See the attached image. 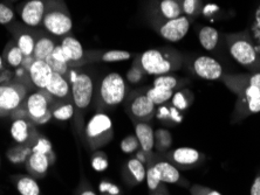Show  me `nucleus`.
Here are the masks:
<instances>
[{
	"instance_id": "nucleus-1",
	"label": "nucleus",
	"mask_w": 260,
	"mask_h": 195,
	"mask_svg": "<svg viewBox=\"0 0 260 195\" xmlns=\"http://www.w3.org/2000/svg\"><path fill=\"white\" fill-rule=\"evenodd\" d=\"M221 81L237 96L232 122L238 123L251 114L260 112V90L246 81L244 74H229L221 77Z\"/></svg>"
},
{
	"instance_id": "nucleus-2",
	"label": "nucleus",
	"mask_w": 260,
	"mask_h": 195,
	"mask_svg": "<svg viewBox=\"0 0 260 195\" xmlns=\"http://www.w3.org/2000/svg\"><path fill=\"white\" fill-rule=\"evenodd\" d=\"M139 63L144 74L167 75L182 66V56L174 49H148L139 57Z\"/></svg>"
},
{
	"instance_id": "nucleus-3",
	"label": "nucleus",
	"mask_w": 260,
	"mask_h": 195,
	"mask_svg": "<svg viewBox=\"0 0 260 195\" xmlns=\"http://www.w3.org/2000/svg\"><path fill=\"white\" fill-rule=\"evenodd\" d=\"M41 26L45 32L54 37L70 35L73 29V20L63 0H47Z\"/></svg>"
},
{
	"instance_id": "nucleus-4",
	"label": "nucleus",
	"mask_w": 260,
	"mask_h": 195,
	"mask_svg": "<svg viewBox=\"0 0 260 195\" xmlns=\"http://www.w3.org/2000/svg\"><path fill=\"white\" fill-rule=\"evenodd\" d=\"M127 95L125 81L118 72H109L99 83L96 104L99 109L109 110L121 104Z\"/></svg>"
},
{
	"instance_id": "nucleus-5",
	"label": "nucleus",
	"mask_w": 260,
	"mask_h": 195,
	"mask_svg": "<svg viewBox=\"0 0 260 195\" xmlns=\"http://www.w3.org/2000/svg\"><path fill=\"white\" fill-rule=\"evenodd\" d=\"M231 56L252 72H260V57L246 34H232L226 37Z\"/></svg>"
},
{
	"instance_id": "nucleus-6",
	"label": "nucleus",
	"mask_w": 260,
	"mask_h": 195,
	"mask_svg": "<svg viewBox=\"0 0 260 195\" xmlns=\"http://www.w3.org/2000/svg\"><path fill=\"white\" fill-rule=\"evenodd\" d=\"M86 140L91 150H99L113 140L114 126L108 114L99 111L88 121L85 129Z\"/></svg>"
},
{
	"instance_id": "nucleus-7",
	"label": "nucleus",
	"mask_w": 260,
	"mask_h": 195,
	"mask_svg": "<svg viewBox=\"0 0 260 195\" xmlns=\"http://www.w3.org/2000/svg\"><path fill=\"white\" fill-rule=\"evenodd\" d=\"M68 74L72 75V102L74 103L75 108L80 110V111L87 110L91 104V101H93L95 94V84L93 76L86 71H80L73 74V71L70 70Z\"/></svg>"
},
{
	"instance_id": "nucleus-8",
	"label": "nucleus",
	"mask_w": 260,
	"mask_h": 195,
	"mask_svg": "<svg viewBox=\"0 0 260 195\" xmlns=\"http://www.w3.org/2000/svg\"><path fill=\"white\" fill-rule=\"evenodd\" d=\"M54 99L46 90H37L25 98L24 104L27 110L28 118L36 125H43L52 117L51 105Z\"/></svg>"
},
{
	"instance_id": "nucleus-9",
	"label": "nucleus",
	"mask_w": 260,
	"mask_h": 195,
	"mask_svg": "<svg viewBox=\"0 0 260 195\" xmlns=\"http://www.w3.org/2000/svg\"><path fill=\"white\" fill-rule=\"evenodd\" d=\"M29 88L24 83L12 82L0 84V116L10 114L22 104Z\"/></svg>"
},
{
	"instance_id": "nucleus-10",
	"label": "nucleus",
	"mask_w": 260,
	"mask_h": 195,
	"mask_svg": "<svg viewBox=\"0 0 260 195\" xmlns=\"http://www.w3.org/2000/svg\"><path fill=\"white\" fill-rule=\"evenodd\" d=\"M125 108L133 120L139 122L152 120L156 112V105L147 96V90L134 91L128 98Z\"/></svg>"
},
{
	"instance_id": "nucleus-11",
	"label": "nucleus",
	"mask_w": 260,
	"mask_h": 195,
	"mask_svg": "<svg viewBox=\"0 0 260 195\" xmlns=\"http://www.w3.org/2000/svg\"><path fill=\"white\" fill-rule=\"evenodd\" d=\"M47 0H27L19 7L18 12L22 25L29 28H38L43 25Z\"/></svg>"
},
{
	"instance_id": "nucleus-12",
	"label": "nucleus",
	"mask_w": 260,
	"mask_h": 195,
	"mask_svg": "<svg viewBox=\"0 0 260 195\" xmlns=\"http://www.w3.org/2000/svg\"><path fill=\"white\" fill-rule=\"evenodd\" d=\"M190 20L188 17L181 15V17L166 20L158 27L159 35L170 42L181 41L189 32Z\"/></svg>"
},
{
	"instance_id": "nucleus-13",
	"label": "nucleus",
	"mask_w": 260,
	"mask_h": 195,
	"mask_svg": "<svg viewBox=\"0 0 260 195\" xmlns=\"http://www.w3.org/2000/svg\"><path fill=\"white\" fill-rule=\"evenodd\" d=\"M193 72L203 80L217 81L223 77V67L216 59L210 56H198L192 62Z\"/></svg>"
},
{
	"instance_id": "nucleus-14",
	"label": "nucleus",
	"mask_w": 260,
	"mask_h": 195,
	"mask_svg": "<svg viewBox=\"0 0 260 195\" xmlns=\"http://www.w3.org/2000/svg\"><path fill=\"white\" fill-rule=\"evenodd\" d=\"M12 32L13 40L24 56H32L36 48L38 30L36 28L26 27L25 25H15Z\"/></svg>"
},
{
	"instance_id": "nucleus-15",
	"label": "nucleus",
	"mask_w": 260,
	"mask_h": 195,
	"mask_svg": "<svg viewBox=\"0 0 260 195\" xmlns=\"http://www.w3.org/2000/svg\"><path fill=\"white\" fill-rule=\"evenodd\" d=\"M61 47H62L64 54H66L70 67H79L81 64L88 62L87 53L83 51L81 42L74 36L67 35L61 39Z\"/></svg>"
},
{
	"instance_id": "nucleus-16",
	"label": "nucleus",
	"mask_w": 260,
	"mask_h": 195,
	"mask_svg": "<svg viewBox=\"0 0 260 195\" xmlns=\"http://www.w3.org/2000/svg\"><path fill=\"white\" fill-rule=\"evenodd\" d=\"M36 124L30 120H13L11 125V136L18 144H27L32 146L37 139Z\"/></svg>"
},
{
	"instance_id": "nucleus-17",
	"label": "nucleus",
	"mask_w": 260,
	"mask_h": 195,
	"mask_svg": "<svg viewBox=\"0 0 260 195\" xmlns=\"http://www.w3.org/2000/svg\"><path fill=\"white\" fill-rule=\"evenodd\" d=\"M30 83L38 90H46L49 81H51L53 70L46 61L36 60L28 69Z\"/></svg>"
},
{
	"instance_id": "nucleus-18",
	"label": "nucleus",
	"mask_w": 260,
	"mask_h": 195,
	"mask_svg": "<svg viewBox=\"0 0 260 195\" xmlns=\"http://www.w3.org/2000/svg\"><path fill=\"white\" fill-rule=\"evenodd\" d=\"M169 159L181 167H193L205 159L200 151L190 147H178L169 153Z\"/></svg>"
},
{
	"instance_id": "nucleus-19",
	"label": "nucleus",
	"mask_w": 260,
	"mask_h": 195,
	"mask_svg": "<svg viewBox=\"0 0 260 195\" xmlns=\"http://www.w3.org/2000/svg\"><path fill=\"white\" fill-rule=\"evenodd\" d=\"M46 91L51 95L54 101H72L71 84L64 76L53 72Z\"/></svg>"
},
{
	"instance_id": "nucleus-20",
	"label": "nucleus",
	"mask_w": 260,
	"mask_h": 195,
	"mask_svg": "<svg viewBox=\"0 0 260 195\" xmlns=\"http://www.w3.org/2000/svg\"><path fill=\"white\" fill-rule=\"evenodd\" d=\"M55 39L54 36L49 35L47 33L38 30L37 33V40H36V48H34L33 56L36 60L46 61L47 57L52 55L53 51L55 48Z\"/></svg>"
},
{
	"instance_id": "nucleus-21",
	"label": "nucleus",
	"mask_w": 260,
	"mask_h": 195,
	"mask_svg": "<svg viewBox=\"0 0 260 195\" xmlns=\"http://www.w3.org/2000/svg\"><path fill=\"white\" fill-rule=\"evenodd\" d=\"M135 136L139 140L141 150L145 153H150L155 147V132L147 122H136Z\"/></svg>"
},
{
	"instance_id": "nucleus-22",
	"label": "nucleus",
	"mask_w": 260,
	"mask_h": 195,
	"mask_svg": "<svg viewBox=\"0 0 260 195\" xmlns=\"http://www.w3.org/2000/svg\"><path fill=\"white\" fill-rule=\"evenodd\" d=\"M26 170L32 174L33 177H44L47 173L49 165H52L48 155L40 152H32V154L26 160Z\"/></svg>"
},
{
	"instance_id": "nucleus-23",
	"label": "nucleus",
	"mask_w": 260,
	"mask_h": 195,
	"mask_svg": "<svg viewBox=\"0 0 260 195\" xmlns=\"http://www.w3.org/2000/svg\"><path fill=\"white\" fill-rule=\"evenodd\" d=\"M133 54L127 51H120V49H112L103 53H87L88 62L90 61H100V62H123L132 59Z\"/></svg>"
},
{
	"instance_id": "nucleus-24",
	"label": "nucleus",
	"mask_w": 260,
	"mask_h": 195,
	"mask_svg": "<svg viewBox=\"0 0 260 195\" xmlns=\"http://www.w3.org/2000/svg\"><path fill=\"white\" fill-rule=\"evenodd\" d=\"M154 167L162 183H181V173L170 162H156Z\"/></svg>"
},
{
	"instance_id": "nucleus-25",
	"label": "nucleus",
	"mask_w": 260,
	"mask_h": 195,
	"mask_svg": "<svg viewBox=\"0 0 260 195\" xmlns=\"http://www.w3.org/2000/svg\"><path fill=\"white\" fill-rule=\"evenodd\" d=\"M51 112L56 121H68L74 116L75 105L72 101H54L51 105Z\"/></svg>"
},
{
	"instance_id": "nucleus-26",
	"label": "nucleus",
	"mask_w": 260,
	"mask_h": 195,
	"mask_svg": "<svg viewBox=\"0 0 260 195\" xmlns=\"http://www.w3.org/2000/svg\"><path fill=\"white\" fill-rule=\"evenodd\" d=\"M24 54H22L20 49H19L18 45L12 39L9 44H7L5 51H4V61L9 64L11 68L21 67L22 61H24Z\"/></svg>"
},
{
	"instance_id": "nucleus-27",
	"label": "nucleus",
	"mask_w": 260,
	"mask_h": 195,
	"mask_svg": "<svg viewBox=\"0 0 260 195\" xmlns=\"http://www.w3.org/2000/svg\"><path fill=\"white\" fill-rule=\"evenodd\" d=\"M200 42L202 47L206 51H213L217 47L218 40H219V33L218 30L210 26H204L200 30Z\"/></svg>"
},
{
	"instance_id": "nucleus-28",
	"label": "nucleus",
	"mask_w": 260,
	"mask_h": 195,
	"mask_svg": "<svg viewBox=\"0 0 260 195\" xmlns=\"http://www.w3.org/2000/svg\"><path fill=\"white\" fill-rule=\"evenodd\" d=\"M159 13L166 20H171L182 15V6L177 0H160L158 4Z\"/></svg>"
},
{
	"instance_id": "nucleus-29",
	"label": "nucleus",
	"mask_w": 260,
	"mask_h": 195,
	"mask_svg": "<svg viewBox=\"0 0 260 195\" xmlns=\"http://www.w3.org/2000/svg\"><path fill=\"white\" fill-rule=\"evenodd\" d=\"M30 154H32V146L27 144H20L7 151V159L14 165H19L26 163Z\"/></svg>"
},
{
	"instance_id": "nucleus-30",
	"label": "nucleus",
	"mask_w": 260,
	"mask_h": 195,
	"mask_svg": "<svg viewBox=\"0 0 260 195\" xmlns=\"http://www.w3.org/2000/svg\"><path fill=\"white\" fill-rule=\"evenodd\" d=\"M147 96L155 105H163L164 103L173 98L174 90L164 89L160 87H152L150 89H147Z\"/></svg>"
},
{
	"instance_id": "nucleus-31",
	"label": "nucleus",
	"mask_w": 260,
	"mask_h": 195,
	"mask_svg": "<svg viewBox=\"0 0 260 195\" xmlns=\"http://www.w3.org/2000/svg\"><path fill=\"white\" fill-rule=\"evenodd\" d=\"M20 195H40V187L38 182L30 177H20L15 182Z\"/></svg>"
},
{
	"instance_id": "nucleus-32",
	"label": "nucleus",
	"mask_w": 260,
	"mask_h": 195,
	"mask_svg": "<svg viewBox=\"0 0 260 195\" xmlns=\"http://www.w3.org/2000/svg\"><path fill=\"white\" fill-rule=\"evenodd\" d=\"M127 168L128 173L135 183H141L144 181L145 174H147V171L144 168V164L141 163L139 159L133 158L128 160L127 163Z\"/></svg>"
},
{
	"instance_id": "nucleus-33",
	"label": "nucleus",
	"mask_w": 260,
	"mask_h": 195,
	"mask_svg": "<svg viewBox=\"0 0 260 195\" xmlns=\"http://www.w3.org/2000/svg\"><path fill=\"white\" fill-rule=\"evenodd\" d=\"M173 144V137L171 133L166 129H159L155 132V146L157 151L164 152Z\"/></svg>"
},
{
	"instance_id": "nucleus-34",
	"label": "nucleus",
	"mask_w": 260,
	"mask_h": 195,
	"mask_svg": "<svg viewBox=\"0 0 260 195\" xmlns=\"http://www.w3.org/2000/svg\"><path fill=\"white\" fill-rule=\"evenodd\" d=\"M32 152H40V153L48 155L51 164L54 163V153H53L51 141L44 137H37V139L32 144Z\"/></svg>"
},
{
	"instance_id": "nucleus-35",
	"label": "nucleus",
	"mask_w": 260,
	"mask_h": 195,
	"mask_svg": "<svg viewBox=\"0 0 260 195\" xmlns=\"http://www.w3.org/2000/svg\"><path fill=\"white\" fill-rule=\"evenodd\" d=\"M178 79L174 77V76L170 75H160L157 76L154 80V87H160L164 88V89H169V90H174L178 87Z\"/></svg>"
},
{
	"instance_id": "nucleus-36",
	"label": "nucleus",
	"mask_w": 260,
	"mask_h": 195,
	"mask_svg": "<svg viewBox=\"0 0 260 195\" xmlns=\"http://www.w3.org/2000/svg\"><path fill=\"white\" fill-rule=\"evenodd\" d=\"M46 62L48 63L49 67H51V69L53 70V72H56V74L62 75V76H64V77H66V75H68V72H70V70H71L70 64L53 59L52 55L46 59Z\"/></svg>"
},
{
	"instance_id": "nucleus-37",
	"label": "nucleus",
	"mask_w": 260,
	"mask_h": 195,
	"mask_svg": "<svg viewBox=\"0 0 260 195\" xmlns=\"http://www.w3.org/2000/svg\"><path fill=\"white\" fill-rule=\"evenodd\" d=\"M145 180H147V186L150 192H154L158 188V187L162 185L160 182L157 172H156L154 165H151L150 167L147 170V174H145Z\"/></svg>"
},
{
	"instance_id": "nucleus-38",
	"label": "nucleus",
	"mask_w": 260,
	"mask_h": 195,
	"mask_svg": "<svg viewBox=\"0 0 260 195\" xmlns=\"http://www.w3.org/2000/svg\"><path fill=\"white\" fill-rule=\"evenodd\" d=\"M15 18L12 7L5 3H0V25H10Z\"/></svg>"
},
{
	"instance_id": "nucleus-39",
	"label": "nucleus",
	"mask_w": 260,
	"mask_h": 195,
	"mask_svg": "<svg viewBox=\"0 0 260 195\" xmlns=\"http://www.w3.org/2000/svg\"><path fill=\"white\" fill-rule=\"evenodd\" d=\"M143 76H144V71L140 66L139 60H136V62L133 64V67L130 68L129 71L127 72V81L132 84H136L140 81H142Z\"/></svg>"
},
{
	"instance_id": "nucleus-40",
	"label": "nucleus",
	"mask_w": 260,
	"mask_h": 195,
	"mask_svg": "<svg viewBox=\"0 0 260 195\" xmlns=\"http://www.w3.org/2000/svg\"><path fill=\"white\" fill-rule=\"evenodd\" d=\"M120 146L122 152H124V153H134V152L139 150L140 143L139 140H137L136 136L130 135L125 137V138L121 141Z\"/></svg>"
},
{
	"instance_id": "nucleus-41",
	"label": "nucleus",
	"mask_w": 260,
	"mask_h": 195,
	"mask_svg": "<svg viewBox=\"0 0 260 195\" xmlns=\"http://www.w3.org/2000/svg\"><path fill=\"white\" fill-rule=\"evenodd\" d=\"M188 94L189 91H178V93L174 94L173 104L175 108H177L179 110L188 109L189 103L191 102V101H188Z\"/></svg>"
},
{
	"instance_id": "nucleus-42",
	"label": "nucleus",
	"mask_w": 260,
	"mask_h": 195,
	"mask_svg": "<svg viewBox=\"0 0 260 195\" xmlns=\"http://www.w3.org/2000/svg\"><path fill=\"white\" fill-rule=\"evenodd\" d=\"M99 189L102 194H110V195H120L121 189L116 185L110 183L108 181H102L99 186Z\"/></svg>"
},
{
	"instance_id": "nucleus-43",
	"label": "nucleus",
	"mask_w": 260,
	"mask_h": 195,
	"mask_svg": "<svg viewBox=\"0 0 260 195\" xmlns=\"http://www.w3.org/2000/svg\"><path fill=\"white\" fill-rule=\"evenodd\" d=\"M190 193L191 195H221L215 189H211L209 187H204L201 185H193L190 188Z\"/></svg>"
},
{
	"instance_id": "nucleus-44",
	"label": "nucleus",
	"mask_w": 260,
	"mask_h": 195,
	"mask_svg": "<svg viewBox=\"0 0 260 195\" xmlns=\"http://www.w3.org/2000/svg\"><path fill=\"white\" fill-rule=\"evenodd\" d=\"M10 116L12 117L13 120H29L27 110H26L24 102H22V104L19 105L17 109L13 110V111L10 113Z\"/></svg>"
},
{
	"instance_id": "nucleus-45",
	"label": "nucleus",
	"mask_w": 260,
	"mask_h": 195,
	"mask_svg": "<svg viewBox=\"0 0 260 195\" xmlns=\"http://www.w3.org/2000/svg\"><path fill=\"white\" fill-rule=\"evenodd\" d=\"M182 11L188 15H193L197 9V0H183Z\"/></svg>"
},
{
	"instance_id": "nucleus-46",
	"label": "nucleus",
	"mask_w": 260,
	"mask_h": 195,
	"mask_svg": "<svg viewBox=\"0 0 260 195\" xmlns=\"http://www.w3.org/2000/svg\"><path fill=\"white\" fill-rule=\"evenodd\" d=\"M52 57H53V59L58 60V61H61V62H64V63L70 64V61H68L67 56H66V54H64L63 49H62V47H61L60 45H56L55 46L54 51H53V53H52Z\"/></svg>"
},
{
	"instance_id": "nucleus-47",
	"label": "nucleus",
	"mask_w": 260,
	"mask_h": 195,
	"mask_svg": "<svg viewBox=\"0 0 260 195\" xmlns=\"http://www.w3.org/2000/svg\"><path fill=\"white\" fill-rule=\"evenodd\" d=\"M245 75L246 81L257 88V89L260 90V72H250V74H244Z\"/></svg>"
},
{
	"instance_id": "nucleus-48",
	"label": "nucleus",
	"mask_w": 260,
	"mask_h": 195,
	"mask_svg": "<svg viewBox=\"0 0 260 195\" xmlns=\"http://www.w3.org/2000/svg\"><path fill=\"white\" fill-rule=\"evenodd\" d=\"M102 157L98 155V157H95L93 160H91L94 168H96V170H99V171H101V170H103V168L107 167V160L102 159Z\"/></svg>"
},
{
	"instance_id": "nucleus-49",
	"label": "nucleus",
	"mask_w": 260,
	"mask_h": 195,
	"mask_svg": "<svg viewBox=\"0 0 260 195\" xmlns=\"http://www.w3.org/2000/svg\"><path fill=\"white\" fill-rule=\"evenodd\" d=\"M251 195H260V172L255 177L253 183L251 186V190H250Z\"/></svg>"
},
{
	"instance_id": "nucleus-50",
	"label": "nucleus",
	"mask_w": 260,
	"mask_h": 195,
	"mask_svg": "<svg viewBox=\"0 0 260 195\" xmlns=\"http://www.w3.org/2000/svg\"><path fill=\"white\" fill-rule=\"evenodd\" d=\"M157 117L159 120H170V110L168 106L162 105L157 110Z\"/></svg>"
},
{
	"instance_id": "nucleus-51",
	"label": "nucleus",
	"mask_w": 260,
	"mask_h": 195,
	"mask_svg": "<svg viewBox=\"0 0 260 195\" xmlns=\"http://www.w3.org/2000/svg\"><path fill=\"white\" fill-rule=\"evenodd\" d=\"M169 110H170V120H173L175 123H179V122L182 121V116L179 114L177 108H175V106H170Z\"/></svg>"
},
{
	"instance_id": "nucleus-52",
	"label": "nucleus",
	"mask_w": 260,
	"mask_h": 195,
	"mask_svg": "<svg viewBox=\"0 0 260 195\" xmlns=\"http://www.w3.org/2000/svg\"><path fill=\"white\" fill-rule=\"evenodd\" d=\"M34 61H36V59H34L33 55L32 56H25L24 61H22V63H21V68H24L25 70L28 71V69L30 68V66L33 64Z\"/></svg>"
},
{
	"instance_id": "nucleus-53",
	"label": "nucleus",
	"mask_w": 260,
	"mask_h": 195,
	"mask_svg": "<svg viewBox=\"0 0 260 195\" xmlns=\"http://www.w3.org/2000/svg\"><path fill=\"white\" fill-rule=\"evenodd\" d=\"M150 195H170V194L168 193L166 186L160 185L157 189L154 190V192H151Z\"/></svg>"
},
{
	"instance_id": "nucleus-54",
	"label": "nucleus",
	"mask_w": 260,
	"mask_h": 195,
	"mask_svg": "<svg viewBox=\"0 0 260 195\" xmlns=\"http://www.w3.org/2000/svg\"><path fill=\"white\" fill-rule=\"evenodd\" d=\"M80 195H96V193L93 192L91 189H83Z\"/></svg>"
},
{
	"instance_id": "nucleus-55",
	"label": "nucleus",
	"mask_w": 260,
	"mask_h": 195,
	"mask_svg": "<svg viewBox=\"0 0 260 195\" xmlns=\"http://www.w3.org/2000/svg\"><path fill=\"white\" fill-rule=\"evenodd\" d=\"M102 195H110V194H102Z\"/></svg>"
},
{
	"instance_id": "nucleus-56",
	"label": "nucleus",
	"mask_w": 260,
	"mask_h": 195,
	"mask_svg": "<svg viewBox=\"0 0 260 195\" xmlns=\"http://www.w3.org/2000/svg\"><path fill=\"white\" fill-rule=\"evenodd\" d=\"M0 163H2V159H0Z\"/></svg>"
}]
</instances>
